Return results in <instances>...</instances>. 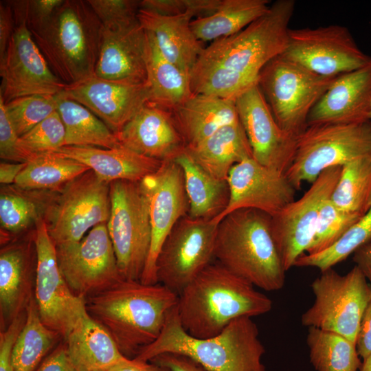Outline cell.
I'll return each mask as SVG.
<instances>
[{"label":"cell","mask_w":371,"mask_h":371,"mask_svg":"<svg viewBox=\"0 0 371 371\" xmlns=\"http://www.w3.org/2000/svg\"><path fill=\"white\" fill-rule=\"evenodd\" d=\"M179 295L161 284L122 280L85 299L89 315L112 337L120 352L133 358L159 336Z\"/></svg>","instance_id":"obj_1"},{"label":"cell","mask_w":371,"mask_h":371,"mask_svg":"<svg viewBox=\"0 0 371 371\" xmlns=\"http://www.w3.org/2000/svg\"><path fill=\"white\" fill-rule=\"evenodd\" d=\"M272 300L218 262L205 268L179 293L177 311L184 330L205 339L234 319L269 312Z\"/></svg>","instance_id":"obj_2"},{"label":"cell","mask_w":371,"mask_h":371,"mask_svg":"<svg viewBox=\"0 0 371 371\" xmlns=\"http://www.w3.org/2000/svg\"><path fill=\"white\" fill-rule=\"evenodd\" d=\"M265 352L251 317L237 318L218 335L199 339L184 330L176 306L158 338L133 359L149 361L161 354L175 353L192 359L210 371H266L262 361Z\"/></svg>","instance_id":"obj_3"},{"label":"cell","mask_w":371,"mask_h":371,"mask_svg":"<svg viewBox=\"0 0 371 371\" xmlns=\"http://www.w3.org/2000/svg\"><path fill=\"white\" fill-rule=\"evenodd\" d=\"M217 262L255 287L281 289L284 269L271 231V216L252 208L240 209L218 223L214 248Z\"/></svg>","instance_id":"obj_4"},{"label":"cell","mask_w":371,"mask_h":371,"mask_svg":"<svg viewBox=\"0 0 371 371\" xmlns=\"http://www.w3.org/2000/svg\"><path fill=\"white\" fill-rule=\"evenodd\" d=\"M103 29L87 1L64 0L45 23L30 31L52 72L72 85L95 76Z\"/></svg>","instance_id":"obj_5"},{"label":"cell","mask_w":371,"mask_h":371,"mask_svg":"<svg viewBox=\"0 0 371 371\" xmlns=\"http://www.w3.org/2000/svg\"><path fill=\"white\" fill-rule=\"evenodd\" d=\"M295 6L293 0L275 1L265 15L240 32L211 42L192 70L216 68L258 82L262 69L287 46Z\"/></svg>","instance_id":"obj_6"},{"label":"cell","mask_w":371,"mask_h":371,"mask_svg":"<svg viewBox=\"0 0 371 371\" xmlns=\"http://www.w3.org/2000/svg\"><path fill=\"white\" fill-rule=\"evenodd\" d=\"M338 76L318 75L280 55L262 69L258 85L278 125L298 137L308 127L311 110Z\"/></svg>","instance_id":"obj_7"},{"label":"cell","mask_w":371,"mask_h":371,"mask_svg":"<svg viewBox=\"0 0 371 371\" xmlns=\"http://www.w3.org/2000/svg\"><path fill=\"white\" fill-rule=\"evenodd\" d=\"M361 157H371V121L309 126L297 137L294 159L285 174L298 190L324 170Z\"/></svg>","instance_id":"obj_8"},{"label":"cell","mask_w":371,"mask_h":371,"mask_svg":"<svg viewBox=\"0 0 371 371\" xmlns=\"http://www.w3.org/2000/svg\"><path fill=\"white\" fill-rule=\"evenodd\" d=\"M313 305L302 315V325L341 335L355 344L359 324L371 302V286L355 265L346 275L332 268L311 284Z\"/></svg>","instance_id":"obj_9"},{"label":"cell","mask_w":371,"mask_h":371,"mask_svg":"<svg viewBox=\"0 0 371 371\" xmlns=\"http://www.w3.org/2000/svg\"><path fill=\"white\" fill-rule=\"evenodd\" d=\"M111 213L106 223L124 280L140 281L151 240L148 202L139 182L110 183Z\"/></svg>","instance_id":"obj_10"},{"label":"cell","mask_w":371,"mask_h":371,"mask_svg":"<svg viewBox=\"0 0 371 371\" xmlns=\"http://www.w3.org/2000/svg\"><path fill=\"white\" fill-rule=\"evenodd\" d=\"M111 213L110 183L89 170L54 194L44 216L56 247L80 242Z\"/></svg>","instance_id":"obj_11"},{"label":"cell","mask_w":371,"mask_h":371,"mask_svg":"<svg viewBox=\"0 0 371 371\" xmlns=\"http://www.w3.org/2000/svg\"><path fill=\"white\" fill-rule=\"evenodd\" d=\"M10 2L15 27L0 58V96L5 104L22 96L60 93L67 85L52 72L36 44L19 1Z\"/></svg>","instance_id":"obj_12"},{"label":"cell","mask_w":371,"mask_h":371,"mask_svg":"<svg viewBox=\"0 0 371 371\" xmlns=\"http://www.w3.org/2000/svg\"><path fill=\"white\" fill-rule=\"evenodd\" d=\"M34 225V299L43 323L65 339L87 314L85 300L72 292L60 271L56 248L44 218Z\"/></svg>","instance_id":"obj_13"},{"label":"cell","mask_w":371,"mask_h":371,"mask_svg":"<svg viewBox=\"0 0 371 371\" xmlns=\"http://www.w3.org/2000/svg\"><path fill=\"white\" fill-rule=\"evenodd\" d=\"M218 223L181 218L166 238L156 262L157 282L179 295L214 258Z\"/></svg>","instance_id":"obj_14"},{"label":"cell","mask_w":371,"mask_h":371,"mask_svg":"<svg viewBox=\"0 0 371 371\" xmlns=\"http://www.w3.org/2000/svg\"><path fill=\"white\" fill-rule=\"evenodd\" d=\"M324 76H338L370 61L350 30L341 25L290 29L287 46L281 54Z\"/></svg>","instance_id":"obj_15"},{"label":"cell","mask_w":371,"mask_h":371,"mask_svg":"<svg viewBox=\"0 0 371 371\" xmlns=\"http://www.w3.org/2000/svg\"><path fill=\"white\" fill-rule=\"evenodd\" d=\"M56 248L60 271L78 297L85 300L124 280L106 223L93 227L78 243Z\"/></svg>","instance_id":"obj_16"},{"label":"cell","mask_w":371,"mask_h":371,"mask_svg":"<svg viewBox=\"0 0 371 371\" xmlns=\"http://www.w3.org/2000/svg\"><path fill=\"white\" fill-rule=\"evenodd\" d=\"M341 170V166L324 170L302 197L271 216L272 235L286 271L311 245L321 207L330 198Z\"/></svg>","instance_id":"obj_17"},{"label":"cell","mask_w":371,"mask_h":371,"mask_svg":"<svg viewBox=\"0 0 371 371\" xmlns=\"http://www.w3.org/2000/svg\"><path fill=\"white\" fill-rule=\"evenodd\" d=\"M139 186L148 202L151 240L148 259L140 281L157 282L156 262L160 249L175 225L189 210L183 171L175 159L164 161Z\"/></svg>","instance_id":"obj_18"},{"label":"cell","mask_w":371,"mask_h":371,"mask_svg":"<svg viewBox=\"0 0 371 371\" xmlns=\"http://www.w3.org/2000/svg\"><path fill=\"white\" fill-rule=\"evenodd\" d=\"M235 103L253 158L285 173L294 159L297 137L278 125L258 84L239 95Z\"/></svg>","instance_id":"obj_19"},{"label":"cell","mask_w":371,"mask_h":371,"mask_svg":"<svg viewBox=\"0 0 371 371\" xmlns=\"http://www.w3.org/2000/svg\"><path fill=\"white\" fill-rule=\"evenodd\" d=\"M227 183L229 201L225 209L213 219L218 223L234 211L252 208L271 216L295 201L297 191L281 171L267 167L253 157L236 164Z\"/></svg>","instance_id":"obj_20"},{"label":"cell","mask_w":371,"mask_h":371,"mask_svg":"<svg viewBox=\"0 0 371 371\" xmlns=\"http://www.w3.org/2000/svg\"><path fill=\"white\" fill-rule=\"evenodd\" d=\"M59 93L85 106L115 134L150 100L147 82H116L95 76L67 85Z\"/></svg>","instance_id":"obj_21"},{"label":"cell","mask_w":371,"mask_h":371,"mask_svg":"<svg viewBox=\"0 0 371 371\" xmlns=\"http://www.w3.org/2000/svg\"><path fill=\"white\" fill-rule=\"evenodd\" d=\"M371 121V61L339 75L311 110L308 126Z\"/></svg>","instance_id":"obj_22"},{"label":"cell","mask_w":371,"mask_h":371,"mask_svg":"<svg viewBox=\"0 0 371 371\" xmlns=\"http://www.w3.org/2000/svg\"><path fill=\"white\" fill-rule=\"evenodd\" d=\"M115 135L121 146L161 161L175 159L186 148L171 111L150 102Z\"/></svg>","instance_id":"obj_23"},{"label":"cell","mask_w":371,"mask_h":371,"mask_svg":"<svg viewBox=\"0 0 371 371\" xmlns=\"http://www.w3.org/2000/svg\"><path fill=\"white\" fill-rule=\"evenodd\" d=\"M146 41L139 20L115 28L104 27L95 76L116 82H146Z\"/></svg>","instance_id":"obj_24"},{"label":"cell","mask_w":371,"mask_h":371,"mask_svg":"<svg viewBox=\"0 0 371 371\" xmlns=\"http://www.w3.org/2000/svg\"><path fill=\"white\" fill-rule=\"evenodd\" d=\"M36 253L34 238L8 244L0 251L1 329L26 311L34 293Z\"/></svg>","instance_id":"obj_25"},{"label":"cell","mask_w":371,"mask_h":371,"mask_svg":"<svg viewBox=\"0 0 371 371\" xmlns=\"http://www.w3.org/2000/svg\"><path fill=\"white\" fill-rule=\"evenodd\" d=\"M137 18L143 28L153 35L162 55L190 76L205 49L190 27L196 18L195 12L164 16L139 9Z\"/></svg>","instance_id":"obj_26"},{"label":"cell","mask_w":371,"mask_h":371,"mask_svg":"<svg viewBox=\"0 0 371 371\" xmlns=\"http://www.w3.org/2000/svg\"><path fill=\"white\" fill-rule=\"evenodd\" d=\"M54 153L83 164L109 183L119 180L139 182L158 170L163 162L122 146L114 148L65 146Z\"/></svg>","instance_id":"obj_27"},{"label":"cell","mask_w":371,"mask_h":371,"mask_svg":"<svg viewBox=\"0 0 371 371\" xmlns=\"http://www.w3.org/2000/svg\"><path fill=\"white\" fill-rule=\"evenodd\" d=\"M186 147L205 140L224 126L239 121L234 100L192 94L171 111Z\"/></svg>","instance_id":"obj_28"},{"label":"cell","mask_w":371,"mask_h":371,"mask_svg":"<svg viewBox=\"0 0 371 371\" xmlns=\"http://www.w3.org/2000/svg\"><path fill=\"white\" fill-rule=\"evenodd\" d=\"M64 340L68 356L78 371H106L129 359L88 313Z\"/></svg>","instance_id":"obj_29"},{"label":"cell","mask_w":371,"mask_h":371,"mask_svg":"<svg viewBox=\"0 0 371 371\" xmlns=\"http://www.w3.org/2000/svg\"><path fill=\"white\" fill-rule=\"evenodd\" d=\"M186 152L214 178L227 181L234 166L253 157L252 150L240 122L223 126Z\"/></svg>","instance_id":"obj_30"},{"label":"cell","mask_w":371,"mask_h":371,"mask_svg":"<svg viewBox=\"0 0 371 371\" xmlns=\"http://www.w3.org/2000/svg\"><path fill=\"white\" fill-rule=\"evenodd\" d=\"M146 32V82L150 87L148 102L172 111L193 94L190 76L167 60L158 49L153 35Z\"/></svg>","instance_id":"obj_31"},{"label":"cell","mask_w":371,"mask_h":371,"mask_svg":"<svg viewBox=\"0 0 371 371\" xmlns=\"http://www.w3.org/2000/svg\"><path fill=\"white\" fill-rule=\"evenodd\" d=\"M184 177L188 200V216L212 219L219 215L229 201L227 181L218 180L200 167L184 150L175 159Z\"/></svg>","instance_id":"obj_32"},{"label":"cell","mask_w":371,"mask_h":371,"mask_svg":"<svg viewBox=\"0 0 371 371\" xmlns=\"http://www.w3.org/2000/svg\"><path fill=\"white\" fill-rule=\"evenodd\" d=\"M268 0H221L212 14L192 19L191 29L202 43L232 36L265 15Z\"/></svg>","instance_id":"obj_33"},{"label":"cell","mask_w":371,"mask_h":371,"mask_svg":"<svg viewBox=\"0 0 371 371\" xmlns=\"http://www.w3.org/2000/svg\"><path fill=\"white\" fill-rule=\"evenodd\" d=\"M57 97V111L65 128V146H121L116 135L90 110L60 93Z\"/></svg>","instance_id":"obj_34"},{"label":"cell","mask_w":371,"mask_h":371,"mask_svg":"<svg viewBox=\"0 0 371 371\" xmlns=\"http://www.w3.org/2000/svg\"><path fill=\"white\" fill-rule=\"evenodd\" d=\"M88 170L75 159L54 152L44 153L26 162L14 184L29 190L58 192Z\"/></svg>","instance_id":"obj_35"},{"label":"cell","mask_w":371,"mask_h":371,"mask_svg":"<svg viewBox=\"0 0 371 371\" xmlns=\"http://www.w3.org/2000/svg\"><path fill=\"white\" fill-rule=\"evenodd\" d=\"M51 191L29 190L15 184L3 186L0 192L1 227L16 234L43 217L54 195Z\"/></svg>","instance_id":"obj_36"},{"label":"cell","mask_w":371,"mask_h":371,"mask_svg":"<svg viewBox=\"0 0 371 371\" xmlns=\"http://www.w3.org/2000/svg\"><path fill=\"white\" fill-rule=\"evenodd\" d=\"M61 338L57 332L43 323L34 295L26 308L25 324L13 348L14 371H35Z\"/></svg>","instance_id":"obj_37"},{"label":"cell","mask_w":371,"mask_h":371,"mask_svg":"<svg viewBox=\"0 0 371 371\" xmlns=\"http://www.w3.org/2000/svg\"><path fill=\"white\" fill-rule=\"evenodd\" d=\"M306 342L317 371H358L361 368L355 344L341 335L309 327Z\"/></svg>","instance_id":"obj_38"},{"label":"cell","mask_w":371,"mask_h":371,"mask_svg":"<svg viewBox=\"0 0 371 371\" xmlns=\"http://www.w3.org/2000/svg\"><path fill=\"white\" fill-rule=\"evenodd\" d=\"M338 208L363 215L371 205V157H361L341 166L330 196Z\"/></svg>","instance_id":"obj_39"},{"label":"cell","mask_w":371,"mask_h":371,"mask_svg":"<svg viewBox=\"0 0 371 371\" xmlns=\"http://www.w3.org/2000/svg\"><path fill=\"white\" fill-rule=\"evenodd\" d=\"M371 243V205L359 220L334 245L316 254H303L295 261V267H311L321 272L347 258L359 248Z\"/></svg>","instance_id":"obj_40"},{"label":"cell","mask_w":371,"mask_h":371,"mask_svg":"<svg viewBox=\"0 0 371 371\" xmlns=\"http://www.w3.org/2000/svg\"><path fill=\"white\" fill-rule=\"evenodd\" d=\"M57 94L22 96L5 104L6 113L20 137L57 111Z\"/></svg>","instance_id":"obj_41"},{"label":"cell","mask_w":371,"mask_h":371,"mask_svg":"<svg viewBox=\"0 0 371 371\" xmlns=\"http://www.w3.org/2000/svg\"><path fill=\"white\" fill-rule=\"evenodd\" d=\"M361 214L344 211L329 199L321 207L313 240L306 254L324 251L337 242Z\"/></svg>","instance_id":"obj_42"},{"label":"cell","mask_w":371,"mask_h":371,"mask_svg":"<svg viewBox=\"0 0 371 371\" xmlns=\"http://www.w3.org/2000/svg\"><path fill=\"white\" fill-rule=\"evenodd\" d=\"M24 148L32 155L55 152L65 146V128L57 111L21 136Z\"/></svg>","instance_id":"obj_43"},{"label":"cell","mask_w":371,"mask_h":371,"mask_svg":"<svg viewBox=\"0 0 371 371\" xmlns=\"http://www.w3.org/2000/svg\"><path fill=\"white\" fill-rule=\"evenodd\" d=\"M103 27L106 29L129 25L138 21L140 1L87 0Z\"/></svg>","instance_id":"obj_44"},{"label":"cell","mask_w":371,"mask_h":371,"mask_svg":"<svg viewBox=\"0 0 371 371\" xmlns=\"http://www.w3.org/2000/svg\"><path fill=\"white\" fill-rule=\"evenodd\" d=\"M220 0H142L139 9L164 16H175L193 11L198 17L212 14Z\"/></svg>","instance_id":"obj_45"},{"label":"cell","mask_w":371,"mask_h":371,"mask_svg":"<svg viewBox=\"0 0 371 371\" xmlns=\"http://www.w3.org/2000/svg\"><path fill=\"white\" fill-rule=\"evenodd\" d=\"M36 155L27 151L14 130L6 113L5 103L0 96V157L16 163H26Z\"/></svg>","instance_id":"obj_46"},{"label":"cell","mask_w":371,"mask_h":371,"mask_svg":"<svg viewBox=\"0 0 371 371\" xmlns=\"http://www.w3.org/2000/svg\"><path fill=\"white\" fill-rule=\"evenodd\" d=\"M26 319V311L14 318L0 333V371H14L12 352L16 339Z\"/></svg>","instance_id":"obj_47"},{"label":"cell","mask_w":371,"mask_h":371,"mask_svg":"<svg viewBox=\"0 0 371 371\" xmlns=\"http://www.w3.org/2000/svg\"><path fill=\"white\" fill-rule=\"evenodd\" d=\"M30 30L45 23L64 0L20 1Z\"/></svg>","instance_id":"obj_48"},{"label":"cell","mask_w":371,"mask_h":371,"mask_svg":"<svg viewBox=\"0 0 371 371\" xmlns=\"http://www.w3.org/2000/svg\"><path fill=\"white\" fill-rule=\"evenodd\" d=\"M149 361L169 368L172 371H210L192 359L180 354L164 353Z\"/></svg>","instance_id":"obj_49"},{"label":"cell","mask_w":371,"mask_h":371,"mask_svg":"<svg viewBox=\"0 0 371 371\" xmlns=\"http://www.w3.org/2000/svg\"><path fill=\"white\" fill-rule=\"evenodd\" d=\"M35 371H78L67 352L65 344L57 346Z\"/></svg>","instance_id":"obj_50"},{"label":"cell","mask_w":371,"mask_h":371,"mask_svg":"<svg viewBox=\"0 0 371 371\" xmlns=\"http://www.w3.org/2000/svg\"><path fill=\"white\" fill-rule=\"evenodd\" d=\"M357 353L363 360L371 354V302L362 315L355 339Z\"/></svg>","instance_id":"obj_51"},{"label":"cell","mask_w":371,"mask_h":371,"mask_svg":"<svg viewBox=\"0 0 371 371\" xmlns=\"http://www.w3.org/2000/svg\"><path fill=\"white\" fill-rule=\"evenodd\" d=\"M15 27L13 10L10 1L0 3V58L6 51Z\"/></svg>","instance_id":"obj_52"},{"label":"cell","mask_w":371,"mask_h":371,"mask_svg":"<svg viewBox=\"0 0 371 371\" xmlns=\"http://www.w3.org/2000/svg\"><path fill=\"white\" fill-rule=\"evenodd\" d=\"M106 371H172L169 368L153 361H140L135 359L115 365Z\"/></svg>","instance_id":"obj_53"},{"label":"cell","mask_w":371,"mask_h":371,"mask_svg":"<svg viewBox=\"0 0 371 371\" xmlns=\"http://www.w3.org/2000/svg\"><path fill=\"white\" fill-rule=\"evenodd\" d=\"M353 260L362 271L371 286V245L370 243L359 248L355 253Z\"/></svg>","instance_id":"obj_54"},{"label":"cell","mask_w":371,"mask_h":371,"mask_svg":"<svg viewBox=\"0 0 371 371\" xmlns=\"http://www.w3.org/2000/svg\"><path fill=\"white\" fill-rule=\"evenodd\" d=\"M26 163H9L1 161L0 164V183L3 186L14 184L20 172Z\"/></svg>","instance_id":"obj_55"},{"label":"cell","mask_w":371,"mask_h":371,"mask_svg":"<svg viewBox=\"0 0 371 371\" xmlns=\"http://www.w3.org/2000/svg\"><path fill=\"white\" fill-rule=\"evenodd\" d=\"M359 371H371V354L363 360Z\"/></svg>","instance_id":"obj_56"},{"label":"cell","mask_w":371,"mask_h":371,"mask_svg":"<svg viewBox=\"0 0 371 371\" xmlns=\"http://www.w3.org/2000/svg\"><path fill=\"white\" fill-rule=\"evenodd\" d=\"M370 245H371V243H370Z\"/></svg>","instance_id":"obj_57"}]
</instances>
